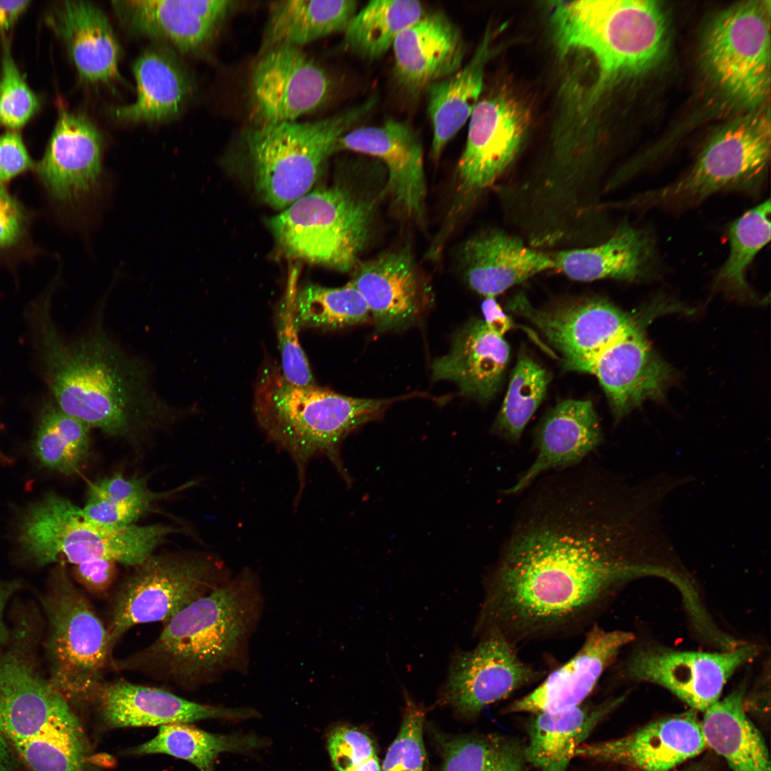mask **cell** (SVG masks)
Masks as SVG:
<instances>
[{
    "mask_svg": "<svg viewBox=\"0 0 771 771\" xmlns=\"http://www.w3.org/2000/svg\"><path fill=\"white\" fill-rule=\"evenodd\" d=\"M536 480L485 578L474 626L517 646L585 633L624 584L661 574L625 553L624 522L594 468Z\"/></svg>",
    "mask_w": 771,
    "mask_h": 771,
    "instance_id": "6da1fadb",
    "label": "cell"
},
{
    "mask_svg": "<svg viewBox=\"0 0 771 771\" xmlns=\"http://www.w3.org/2000/svg\"><path fill=\"white\" fill-rule=\"evenodd\" d=\"M44 303L39 337L47 380L64 413L114 437L133 438L183 417L156 392L148 366L96 323L80 338L64 339Z\"/></svg>",
    "mask_w": 771,
    "mask_h": 771,
    "instance_id": "7a4b0ae2",
    "label": "cell"
},
{
    "mask_svg": "<svg viewBox=\"0 0 771 771\" xmlns=\"http://www.w3.org/2000/svg\"><path fill=\"white\" fill-rule=\"evenodd\" d=\"M264 607L258 575L244 568L164 623L149 645L114 660L112 669L188 690L216 682L227 674H246L251 640Z\"/></svg>",
    "mask_w": 771,
    "mask_h": 771,
    "instance_id": "3957f363",
    "label": "cell"
},
{
    "mask_svg": "<svg viewBox=\"0 0 771 771\" xmlns=\"http://www.w3.org/2000/svg\"><path fill=\"white\" fill-rule=\"evenodd\" d=\"M395 400L351 397L316 385L299 386L288 381L274 366L263 369L255 388L253 411L268 439L286 452L296 465V506L305 487L308 465L316 457L327 458L351 484L340 454L342 441L380 416Z\"/></svg>",
    "mask_w": 771,
    "mask_h": 771,
    "instance_id": "277c9868",
    "label": "cell"
},
{
    "mask_svg": "<svg viewBox=\"0 0 771 771\" xmlns=\"http://www.w3.org/2000/svg\"><path fill=\"white\" fill-rule=\"evenodd\" d=\"M0 735L26 771H88L89 744L71 705L17 651L0 657Z\"/></svg>",
    "mask_w": 771,
    "mask_h": 771,
    "instance_id": "5b68a950",
    "label": "cell"
},
{
    "mask_svg": "<svg viewBox=\"0 0 771 771\" xmlns=\"http://www.w3.org/2000/svg\"><path fill=\"white\" fill-rule=\"evenodd\" d=\"M552 21L560 49L592 54L603 81L645 71L657 62L665 45V19L652 1L560 2L555 6Z\"/></svg>",
    "mask_w": 771,
    "mask_h": 771,
    "instance_id": "8992f818",
    "label": "cell"
},
{
    "mask_svg": "<svg viewBox=\"0 0 771 771\" xmlns=\"http://www.w3.org/2000/svg\"><path fill=\"white\" fill-rule=\"evenodd\" d=\"M376 99L313 122L290 121L246 130L243 136L258 195L284 209L308 193L338 139L374 107Z\"/></svg>",
    "mask_w": 771,
    "mask_h": 771,
    "instance_id": "52a82bcc",
    "label": "cell"
},
{
    "mask_svg": "<svg viewBox=\"0 0 771 771\" xmlns=\"http://www.w3.org/2000/svg\"><path fill=\"white\" fill-rule=\"evenodd\" d=\"M386 188L357 193L335 185L309 191L268 221L288 257L348 271L358 264Z\"/></svg>",
    "mask_w": 771,
    "mask_h": 771,
    "instance_id": "ba28073f",
    "label": "cell"
},
{
    "mask_svg": "<svg viewBox=\"0 0 771 771\" xmlns=\"http://www.w3.org/2000/svg\"><path fill=\"white\" fill-rule=\"evenodd\" d=\"M181 530L162 523L110 528L86 520L81 508L50 495L32 506L23 520L19 541L40 565H73L105 559L134 567Z\"/></svg>",
    "mask_w": 771,
    "mask_h": 771,
    "instance_id": "9c48e42d",
    "label": "cell"
},
{
    "mask_svg": "<svg viewBox=\"0 0 771 771\" xmlns=\"http://www.w3.org/2000/svg\"><path fill=\"white\" fill-rule=\"evenodd\" d=\"M132 568L111 595L106 626L113 650L135 625L164 623L232 577L216 555L196 551L154 553Z\"/></svg>",
    "mask_w": 771,
    "mask_h": 771,
    "instance_id": "30bf717a",
    "label": "cell"
},
{
    "mask_svg": "<svg viewBox=\"0 0 771 771\" xmlns=\"http://www.w3.org/2000/svg\"><path fill=\"white\" fill-rule=\"evenodd\" d=\"M61 565L44 603L48 681L71 705H90L106 671L112 669L113 650L106 624Z\"/></svg>",
    "mask_w": 771,
    "mask_h": 771,
    "instance_id": "8fae6325",
    "label": "cell"
},
{
    "mask_svg": "<svg viewBox=\"0 0 771 771\" xmlns=\"http://www.w3.org/2000/svg\"><path fill=\"white\" fill-rule=\"evenodd\" d=\"M770 154L769 116H746L717 133L683 176L640 195L632 205L684 206L722 191L754 192L765 181Z\"/></svg>",
    "mask_w": 771,
    "mask_h": 771,
    "instance_id": "7c38bea8",
    "label": "cell"
},
{
    "mask_svg": "<svg viewBox=\"0 0 771 771\" xmlns=\"http://www.w3.org/2000/svg\"><path fill=\"white\" fill-rule=\"evenodd\" d=\"M525 109L503 94L478 101L470 119L465 148L457 167V186L440 232L446 237L460 215L512 163L528 126Z\"/></svg>",
    "mask_w": 771,
    "mask_h": 771,
    "instance_id": "4fadbf2b",
    "label": "cell"
},
{
    "mask_svg": "<svg viewBox=\"0 0 771 771\" xmlns=\"http://www.w3.org/2000/svg\"><path fill=\"white\" fill-rule=\"evenodd\" d=\"M770 24L765 5L746 2L722 13L703 44L704 61L715 81L748 104L761 101L770 86Z\"/></svg>",
    "mask_w": 771,
    "mask_h": 771,
    "instance_id": "5bb4252c",
    "label": "cell"
},
{
    "mask_svg": "<svg viewBox=\"0 0 771 771\" xmlns=\"http://www.w3.org/2000/svg\"><path fill=\"white\" fill-rule=\"evenodd\" d=\"M103 138L84 115L61 108L45 151L34 170L54 212L75 215L103 180Z\"/></svg>",
    "mask_w": 771,
    "mask_h": 771,
    "instance_id": "9a60e30c",
    "label": "cell"
},
{
    "mask_svg": "<svg viewBox=\"0 0 771 771\" xmlns=\"http://www.w3.org/2000/svg\"><path fill=\"white\" fill-rule=\"evenodd\" d=\"M479 638L472 650L454 652L441 692L442 700L467 718L546 675L524 661L518 646L499 633L488 631Z\"/></svg>",
    "mask_w": 771,
    "mask_h": 771,
    "instance_id": "2e32d148",
    "label": "cell"
},
{
    "mask_svg": "<svg viewBox=\"0 0 771 771\" xmlns=\"http://www.w3.org/2000/svg\"><path fill=\"white\" fill-rule=\"evenodd\" d=\"M261 54L248 85L253 126L296 121L327 101L330 76L301 48L278 46Z\"/></svg>",
    "mask_w": 771,
    "mask_h": 771,
    "instance_id": "e0dca14e",
    "label": "cell"
},
{
    "mask_svg": "<svg viewBox=\"0 0 771 771\" xmlns=\"http://www.w3.org/2000/svg\"><path fill=\"white\" fill-rule=\"evenodd\" d=\"M757 651L748 645L722 652L646 647L628 657L621 674L628 680L660 685L690 707L705 712L719 700L737 669L752 660Z\"/></svg>",
    "mask_w": 771,
    "mask_h": 771,
    "instance_id": "ac0fdd59",
    "label": "cell"
},
{
    "mask_svg": "<svg viewBox=\"0 0 771 771\" xmlns=\"http://www.w3.org/2000/svg\"><path fill=\"white\" fill-rule=\"evenodd\" d=\"M510 308L538 328L566 369L588 373L601 351L641 318L600 299L536 310L518 296Z\"/></svg>",
    "mask_w": 771,
    "mask_h": 771,
    "instance_id": "d6986e66",
    "label": "cell"
},
{
    "mask_svg": "<svg viewBox=\"0 0 771 771\" xmlns=\"http://www.w3.org/2000/svg\"><path fill=\"white\" fill-rule=\"evenodd\" d=\"M342 150L383 163L386 194L394 206L406 217L423 223L427 187L423 146L408 123L388 119L381 126L352 128L338 141L336 151Z\"/></svg>",
    "mask_w": 771,
    "mask_h": 771,
    "instance_id": "ffe728a7",
    "label": "cell"
},
{
    "mask_svg": "<svg viewBox=\"0 0 771 771\" xmlns=\"http://www.w3.org/2000/svg\"><path fill=\"white\" fill-rule=\"evenodd\" d=\"M585 634L571 658L546 674L530 692L504 707L503 713L557 712L583 704L621 650L635 638L631 633L606 630L598 623Z\"/></svg>",
    "mask_w": 771,
    "mask_h": 771,
    "instance_id": "44dd1931",
    "label": "cell"
},
{
    "mask_svg": "<svg viewBox=\"0 0 771 771\" xmlns=\"http://www.w3.org/2000/svg\"><path fill=\"white\" fill-rule=\"evenodd\" d=\"M90 705L106 729L159 727L207 719L240 720L258 715L253 709L201 704L161 688L125 680L104 681Z\"/></svg>",
    "mask_w": 771,
    "mask_h": 771,
    "instance_id": "7402d4cb",
    "label": "cell"
},
{
    "mask_svg": "<svg viewBox=\"0 0 771 771\" xmlns=\"http://www.w3.org/2000/svg\"><path fill=\"white\" fill-rule=\"evenodd\" d=\"M234 4L228 0H119L113 1L112 6L132 34L194 54L211 44Z\"/></svg>",
    "mask_w": 771,
    "mask_h": 771,
    "instance_id": "603a6c76",
    "label": "cell"
},
{
    "mask_svg": "<svg viewBox=\"0 0 771 771\" xmlns=\"http://www.w3.org/2000/svg\"><path fill=\"white\" fill-rule=\"evenodd\" d=\"M705 747L701 722L689 712L655 720L620 738L584 742L575 757L636 771H670Z\"/></svg>",
    "mask_w": 771,
    "mask_h": 771,
    "instance_id": "cb8c5ba5",
    "label": "cell"
},
{
    "mask_svg": "<svg viewBox=\"0 0 771 771\" xmlns=\"http://www.w3.org/2000/svg\"><path fill=\"white\" fill-rule=\"evenodd\" d=\"M650 317L640 318L598 354L590 373L595 375L617 418L647 399L662 395L670 371L654 353L645 336Z\"/></svg>",
    "mask_w": 771,
    "mask_h": 771,
    "instance_id": "d4e9b609",
    "label": "cell"
},
{
    "mask_svg": "<svg viewBox=\"0 0 771 771\" xmlns=\"http://www.w3.org/2000/svg\"><path fill=\"white\" fill-rule=\"evenodd\" d=\"M349 282L363 296L380 333L410 326L428 303V286L406 248L358 263Z\"/></svg>",
    "mask_w": 771,
    "mask_h": 771,
    "instance_id": "484cf974",
    "label": "cell"
},
{
    "mask_svg": "<svg viewBox=\"0 0 771 771\" xmlns=\"http://www.w3.org/2000/svg\"><path fill=\"white\" fill-rule=\"evenodd\" d=\"M392 49L397 82L415 94L460 69L465 53L460 30L440 11L402 31Z\"/></svg>",
    "mask_w": 771,
    "mask_h": 771,
    "instance_id": "4316f807",
    "label": "cell"
},
{
    "mask_svg": "<svg viewBox=\"0 0 771 771\" xmlns=\"http://www.w3.org/2000/svg\"><path fill=\"white\" fill-rule=\"evenodd\" d=\"M46 21L63 40L82 81L109 85L121 80L120 45L113 28L96 5L88 1H64Z\"/></svg>",
    "mask_w": 771,
    "mask_h": 771,
    "instance_id": "83f0119b",
    "label": "cell"
},
{
    "mask_svg": "<svg viewBox=\"0 0 771 771\" xmlns=\"http://www.w3.org/2000/svg\"><path fill=\"white\" fill-rule=\"evenodd\" d=\"M601 441L599 419L590 400L569 399L560 402L540 426L533 462L503 493L516 494L548 472L583 463Z\"/></svg>",
    "mask_w": 771,
    "mask_h": 771,
    "instance_id": "f1b7e54d",
    "label": "cell"
},
{
    "mask_svg": "<svg viewBox=\"0 0 771 771\" xmlns=\"http://www.w3.org/2000/svg\"><path fill=\"white\" fill-rule=\"evenodd\" d=\"M136 99L111 109L114 116L130 123H159L176 118L193 97L194 81L173 49L166 44L145 49L132 65Z\"/></svg>",
    "mask_w": 771,
    "mask_h": 771,
    "instance_id": "f546056e",
    "label": "cell"
},
{
    "mask_svg": "<svg viewBox=\"0 0 771 771\" xmlns=\"http://www.w3.org/2000/svg\"><path fill=\"white\" fill-rule=\"evenodd\" d=\"M459 259L468 284L485 298L495 297L539 273L555 268L548 254L495 229L467 240L460 249Z\"/></svg>",
    "mask_w": 771,
    "mask_h": 771,
    "instance_id": "4dcf8cb0",
    "label": "cell"
},
{
    "mask_svg": "<svg viewBox=\"0 0 771 771\" xmlns=\"http://www.w3.org/2000/svg\"><path fill=\"white\" fill-rule=\"evenodd\" d=\"M509 356L503 337L483 320H472L457 333L450 351L433 361L432 378L452 381L463 395L485 403L498 392Z\"/></svg>",
    "mask_w": 771,
    "mask_h": 771,
    "instance_id": "1f68e13d",
    "label": "cell"
},
{
    "mask_svg": "<svg viewBox=\"0 0 771 771\" xmlns=\"http://www.w3.org/2000/svg\"><path fill=\"white\" fill-rule=\"evenodd\" d=\"M624 697L557 712L534 714L523 750L526 762L540 771H567L577 748Z\"/></svg>",
    "mask_w": 771,
    "mask_h": 771,
    "instance_id": "d6a6232c",
    "label": "cell"
},
{
    "mask_svg": "<svg viewBox=\"0 0 771 771\" xmlns=\"http://www.w3.org/2000/svg\"><path fill=\"white\" fill-rule=\"evenodd\" d=\"M653 255L650 235L625 224L598 246L561 251L551 257L555 268L575 281H630L645 274Z\"/></svg>",
    "mask_w": 771,
    "mask_h": 771,
    "instance_id": "836d02e7",
    "label": "cell"
},
{
    "mask_svg": "<svg viewBox=\"0 0 771 771\" xmlns=\"http://www.w3.org/2000/svg\"><path fill=\"white\" fill-rule=\"evenodd\" d=\"M492 40L493 34L488 30L464 66L426 89L428 113L433 127L430 156L433 161L439 158L478 102L485 68L493 52Z\"/></svg>",
    "mask_w": 771,
    "mask_h": 771,
    "instance_id": "e575fe53",
    "label": "cell"
},
{
    "mask_svg": "<svg viewBox=\"0 0 771 771\" xmlns=\"http://www.w3.org/2000/svg\"><path fill=\"white\" fill-rule=\"evenodd\" d=\"M742 686L704 712L701 727L708 745L732 771H770L763 738L745 712Z\"/></svg>",
    "mask_w": 771,
    "mask_h": 771,
    "instance_id": "d590c367",
    "label": "cell"
},
{
    "mask_svg": "<svg viewBox=\"0 0 771 771\" xmlns=\"http://www.w3.org/2000/svg\"><path fill=\"white\" fill-rule=\"evenodd\" d=\"M353 0H286L271 6L261 54L278 46L301 48L344 31L357 11Z\"/></svg>",
    "mask_w": 771,
    "mask_h": 771,
    "instance_id": "8d00e7d4",
    "label": "cell"
},
{
    "mask_svg": "<svg viewBox=\"0 0 771 771\" xmlns=\"http://www.w3.org/2000/svg\"><path fill=\"white\" fill-rule=\"evenodd\" d=\"M268 744L252 735H219L199 729L191 723L159 726L151 740L128 751L145 755L163 754L189 762L200 771H214L217 757L224 752H247Z\"/></svg>",
    "mask_w": 771,
    "mask_h": 771,
    "instance_id": "74e56055",
    "label": "cell"
},
{
    "mask_svg": "<svg viewBox=\"0 0 771 771\" xmlns=\"http://www.w3.org/2000/svg\"><path fill=\"white\" fill-rule=\"evenodd\" d=\"M426 11L413 0L369 1L356 11L343 31L347 50L368 60L377 59L392 48L398 34Z\"/></svg>",
    "mask_w": 771,
    "mask_h": 771,
    "instance_id": "f35d334b",
    "label": "cell"
},
{
    "mask_svg": "<svg viewBox=\"0 0 771 771\" xmlns=\"http://www.w3.org/2000/svg\"><path fill=\"white\" fill-rule=\"evenodd\" d=\"M173 492H152L146 478L126 477L118 473L90 484L82 513L86 520L96 524L124 527L135 524L154 501Z\"/></svg>",
    "mask_w": 771,
    "mask_h": 771,
    "instance_id": "ab89813d",
    "label": "cell"
},
{
    "mask_svg": "<svg viewBox=\"0 0 771 771\" xmlns=\"http://www.w3.org/2000/svg\"><path fill=\"white\" fill-rule=\"evenodd\" d=\"M90 428L49 405L40 418L34 452L45 467L71 475L78 472L90 452Z\"/></svg>",
    "mask_w": 771,
    "mask_h": 771,
    "instance_id": "60d3db41",
    "label": "cell"
},
{
    "mask_svg": "<svg viewBox=\"0 0 771 771\" xmlns=\"http://www.w3.org/2000/svg\"><path fill=\"white\" fill-rule=\"evenodd\" d=\"M294 314L298 330L344 328L365 323L371 316L363 296L350 282L338 288H302L296 293Z\"/></svg>",
    "mask_w": 771,
    "mask_h": 771,
    "instance_id": "b9f144b4",
    "label": "cell"
},
{
    "mask_svg": "<svg viewBox=\"0 0 771 771\" xmlns=\"http://www.w3.org/2000/svg\"><path fill=\"white\" fill-rule=\"evenodd\" d=\"M522 750L498 735H463L445 740L440 771H526Z\"/></svg>",
    "mask_w": 771,
    "mask_h": 771,
    "instance_id": "7bdbcfd3",
    "label": "cell"
},
{
    "mask_svg": "<svg viewBox=\"0 0 771 771\" xmlns=\"http://www.w3.org/2000/svg\"><path fill=\"white\" fill-rule=\"evenodd\" d=\"M548 383L546 371L531 357L521 353L493 430L506 440L517 442L543 400Z\"/></svg>",
    "mask_w": 771,
    "mask_h": 771,
    "instance_id": "ee69618b",
    "label": "cell"
},
{
    "mask_svg": "<svg viewBox=\"0 0 771 771\" xmlns=\"http://www.w3.org/2000/svg\"><path fill=\"white\" fill-rule=\"evenodd\" d=\"M770 201L767 199L745 212L730 224L729 254L717 273V283L737 292H747L746 271L770 240Z\"/></svg>",
    "mask_w": 771,
    "mask_h": 771,
    "instance_id": "f6af8a7d",
    "label": "cell"
},
{
    "mask_svg": "<svg viewBox=\"0 0 771 771\" xmlns=\"http://www.w3.org/2000/svg\"><path fill=\"white\" fill-rule=\"evenodd\" d=\"M35 218V212L8 187L0 186V266L14 270L42 253L32 238Z\"/></svg>",
    "mask_w": 771,
    "mask_h": 771,
    "instance_id": "bcb514c9",
    "label": "cell"
},
{
    "mask_svg": "<svg viewBox=\"0 0 771 771\" xmlns=\"http://www.w3.org/2000/svg\"><path fill=\"white\" fill-rule=\"evenodd\" d=\"M0 73V124L12 130L24 126L40 107L39 96L30 89L11 52L10 42L2 39Z\"/></svg>",
    "mask_w": 771,
    "mask_h": 771,
    "instance_id": "7dc6e473",
    "label": "cell"
},
{
    "mask_svg": "<svg viewBox=\"0 0 771 771\" xmlns=\"http://www.w3.org/2000/svg\"><path fill=\"white\" fill-rule=\"evenodd\" d=\"M424 721L423 709L413 701H408L399 732L387 750L381 771H425Z\"/></svg>",
    "mask_w": 771,
    "mask_h": 771,
    "instance_id": "c3c4849f",
    "label": "cell"
},
{
    "mask_svg": "<svg viewBox=\"0 0 771 771\" xmlns=\"http://www.w3.org/2000/svg\"><path fill=\"white\" fill-rule=\"evenodd\" d=\"M297 290L293 281L278 314L277 333L281 357V372L290 383L299 386H315L311 370L300 345L295 321L294 303Z\"/></svg>",
    "mask_w": 771,
    "mask_h": 771,
    "instance_id": "681fc988",
    "label": "cell"
},
{
    "mask_svg": "<svg viewBox=\"0 0 771 771\" xmlns=\"http://www.w3.org/2000/svg\"><path fill=\"white\" fill-rule=\"evenodd\" d=\"M328 750L337 771H356L378 757L374 743L365 732L338 726L328 736Z\"/></svg>",
    "mask_w": 771,
    "mask_h": 771,
    "instance_id": "f907efd6",
    "label": "cell"
},
{
    "mask_svg": "<svg viewBox=\"0 0 771 771\" xmlns=\"http://www.w3.org/2000/svg\"><path fill=\"white\" fill-rule=\"evenodd\" d=\"M36 163L19 132L8 131L0 136V186L8 187L14 179L34 171Z\"/></svg>",
    "mask_w": 771,
    "mask_h": 771,
    "instance_id": "816d5d0a",
    "label": "cell"
},
{
    "mask_svg": "<svg viewBox=\"0 0 771 771\" xmlns=\"http://www.w3.org/2000/svg\"><path fill=\"white\" fill-rule=\"evenodd\" d=\"M117 563L98 559L74 565L78 582L91 594L104 597L114 586L117 576Z\"/></svg>",
    "mask_w": 771,
    "mask_h": 771,
    "instance_id": "f5cc1de1",
    "label": "cell"
},
{
    "mask_svg": "<svg viewBox=\"0 0 771 771\" xmlns=\"http://www.w3.org/2000/svg\"><path fill=\"white\" fill-rule=\"evenodd\" d=\"M483 321L488 328L495 334L503 335L513 327L510 317L497 303L495 297H485L482 304Z\"/></svg>",
    "mask_w": 771,
    "mask_h": 771,
    "instance_id": "db71d44e",
    "label": "cell"
},
{
    "mask_svg": "<svg viewBox=\"0 0 771 771\" xmlns=\"http://www.w3.org/2000/svg\"><path fill=\"white\" fill-rule=\"evenodd\" d=\"M30 3L27 0L0 1V32L10 29Z\"/></svg>",
    "mask_w": 771,
    "mask_h": 771,
    "instance_id": "11a10c76",
    "label": "cell"
},
{
    "mask_svg": "<svg viewBox=\"0 0 771 771\" xmlns=\"http://www.w3.org/2000/svg\"><path fill=\"white\" fill-rule=\"evenodd\" d=\"M18 588L16 583H0V642L4 643L9 639V632L3 620L4 610L9 597Z\"/></svg>",
    "mask_w": 771,
    "mask_h": 771,
    "instance_id": "9f6ffc18",
    "label": "cell"
},
{
    "mask_svg": "<svg viewBox=\"0 0 771 771\" xmlns=\"http://www.w3.org/2000/svg\"><path fill=\"white\" fill-rule=\"evenodd\" d=\"M19 761L0 735V771H18Z\"/></svg>",
    "mask_w": 771,
    "mask_h": 771,
    "instance_id": "6f0895ef",
    "label": "cell"
},
{
    "mask_svg": "<svg viewBox=\"0 0 771 771\" xmlns=\"http://www.w3.org/2000/svg\"><path fill=\"white\" fill-rule=\"evenodd\" d=\"M681 771H707V770H705V769L702 767V765H693L692 767H687V768H686V769H685L683 770H681Z\"/></svg>",
    "mask_w": 771,
    "mask_h": 771,
    "instance_id": "680465c9",
    "label": "cell"
}]
</instances>
